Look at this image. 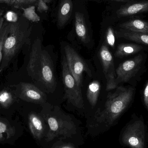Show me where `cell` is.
<instances>
[{"label":"cell","instance_id":"obj_20","mask_svg":"<svg viewBox=\"0 0 148 148\" xmlns=\"http://www.w3.org/2000/svg\"><path fill=\"white\" fill-rule=\"evenodd\" d=\"M39 0H0V3H4L16 8H23V7L33 4H38Z\"/></svg>","mask_w":148,"mask_h":148},{"label":"cell","instance_id":"obj_27","mask_svg":"<svg viewBox=\"0 0 148 148\" xmlns=\"http://www.w3.org/2000/svg\"><path fill=\"white\" fill-rule=\"evenodd\" d=\"M48 9V7L47 5V3L43 0H39L38 8H37L38 11L40 12H44V11H47Z\"/></svg>","mask_w":148,"mask_h":148},{"label":"cell","instance_id":"obj_9","mask_svg":"<svg viewBox=\"0 0 148 148\" xmlns=\"http://www.w3.org/2000/svg\"><path fill=\"white\" fill-rule=\"evenodd\" d=\"M16 96L23 101L44 105L47 97L44 92L30 83L21 82L16 87Z\"/></svg>","mask_w":148,"mask_h":148},{"label":"cell","instance_id":"obj_11","mask_svg":"<svg viewBox=\"0 0 148 148\" xmlns=\"http://www.w3.org/2000/svg\"><path fill=\"white\" fill-rule=\"evenodd\" d=\"M75 20V29L77 37L83 43H89L90 39L83 15L80 12H76Z\"/></svg>","mask_w":148,"mask_h":148},{"label":"cell","instance_id":"obj_7","mask_svg":"<svg viewBox=\"0 0 148 148\" xmlns=\"http://www.w3.org/2000/svg\"><path fill=\"white\" fill-rule=\"evenodd\" d=\"M65 56L68 66L75 80L80 87L82 84L83 74L86 72L90 77L92 76L91 71L87 63L69 45L64 47Z\"/></svg>","mask_w":148,"mask_h":148},{"label":"cell","instance_id":"obj_4","mask_svg":"<svg viewBox=\"0 0 148 148\" xmlns=\"http://www.w3.org/2000/svg\"><path fill=\"white\" fill-rule=\"evenodd\" d=\"M147 126L142 115L134 114L121 132L120 141L130 148H147Z\"/></svg>","mask_w":148,"mask_h":148},{"label":"cell","instance_id":"obj_13","mask_svg":"<svg viewBox=\"0 0 148 148\" xmlns=\"http://www.w3.org/2000/svg\"><path fill=\"white\" fill-rule=\"evenodd\" d=\"M144 47L140 44L135 43H121L117 47L114 56L118 58H123L142 52Z\"/></svg>","mask_w":148,"mask_h":148},{"label":"cell","instance_id":"obj_23","mask_svg":"<svg viewBox=\"0 0 148 148\" xmlns=\"http://www.w3.org/2000/svg\"><path fill=\"white\" fill-rule=\"evenodd\" d=\"M10 23H3L0 30V64L2 61L3 56V47L4 41L8 35Z\"/></svg>","mask_w":148,"mask_h":148},{"label":"cell","instance_id":"obj_31","mask_svg":"<svg viewBox=\"0 0 148 148\" xmlns=\"http://www.w3.org/2000/svg\"><path fill=\"white\" fill-rule=\"evenodd\" d=\"M113 1H126V0H113Z\"/></svg>","mask_w":148,"mask_h":148},{"label":"cell","instance_id":"obj_26","mask_svg":"<svg viewBox=\"0 0 148 148\" xmlns=\"http://www.w3.org/2000/svg\"><path fill=\"white\" fill-rule=\"evenodd\" d=\"M143 101L144 106L148 111V80L146 83L143 90Z\"/></svg>","mask_w":148,"mask_h":148},{"label":"cell","instance_id":"obj_3","mask_svg":"<svg viewBox=\"0 0 148 148\" xmlns=\"http://www.w3.org/2000/svg\"><path fill=\"white\" fill-rule=\"evenodd\" d=\"M147 55L142 52L136 56L122 62L116 69L115 82L117 87L122 83L135 87L146 71Z\"/></svg>","mask_w":148,"mask_h":148},{"label":"cell","instance_id":"obj_17","mask_svg":"<svg viewBox=\"0 0 148 148\" xmlns=\"http://www.w3.org/2000/svg\"><path fill=\"white\" fill-rule=\"evenodd\" d=\"M101 90V84L99 81L95 80L91 82L88 88L87 97L92 107H95L97 103Z\"/></svg>","mask_w":148,"mask_h":148},{"label":"cell","instance_id":"obj_12","mask_svg":"<svg viewBox=\"0 0 148 148\" xmlns=\"http://www.w3.org/2000/svg\"><path fill=\"white\" fill-rule=\"evenodd\" d=\"M118 38H124L136 42L137 44L148 46V34L139 32H132L121 29L115 32Z\"/></svg>","mask_w":148,"mask_h":148},{"label":"cell","instance_id":"obj_1","mask_svg":"<svg viewBox=\"0 0 148 148\" xmlns=\"http://www.w3.org/2000/svg\"><path fill=\"white\" fill-rule=\"evenodd\" d=\"M40 39L33 43L27 66L29 75L49 92L56 86L53 64L48 52L43 49Z\"/></svg>","mask_w":148,"mask_h":148},{"label":"cell","instance_id":"obj_24","mask_svg":"<svg viewBox=\"0 0 148 148\" xmlns=\"http://www.w3.org/2000/svg\"><path fill=\"white\" fill-rule=\"evenodd\" d=\"M105 42L108 46L114 48L115 44V35L114 29L111 27H109L106 31Z\"/></svg>","mask_w":148,"mask_h":148},{"label":"cell","instance_id":"obj_25","mask_svg":"<svg viewBox=\"0 0 148 148\" xmlns=\"http://www.w3.org/2000/svg\"><path fill=\"white\" fill-rule=\"evenodd\" d=\"M6 21L11 23H15L18 21V17L17 14L13 11H8L4 16Z\"/></svg>","mask_w":148,"mask_h":148},{"label":"cell","instance_id":"obj_29","mask_svg":"<svg viewBox=\"0 0 148 148\" xmlns=\"http://www.w3.org/2000/svg\"><path fill=\"white\" fill-rule=\"evenodd\" d=\"M59 148H74L70 146H63Z\"/></svg>","mask_w":148,"mask_h":148},{"label":"cell","instance_id":"obj_15","mask_svg":"<svg viewBox=\"0 0 148 148\" xmlns=\"http://www.w3.org/2000/svg\"><path fill=\"white\" fill-rule=\"evenodd\" d=\"M73 3L71 0H62L59 8L58 14V25L64 27L68 21L72 14Z\"/></svg>","mask_w":148,"mask_h":148},{"label":"cell","instance_id":"obj_28","mask_svg":"<svg viewBox=\"0 0 148 148\" xmlns=\"http://www.w3.org/2000/svg\"><path fill=\"white\" fill-rule=\"evenodd\" d=\"M4 22V17H3L1 15H0V30L3 25Z\"/></svg>","mask_w":148,"mask_h":148},{"label":"cell","instance_id":"obj_5","mask_svg":"<svg viewBox=\"0 0 148 148\" xmlns=\"http://www.w3.org/2000/svg\"><path fill=\"white\" fill-rule=\"evenodd\" d=\"M25 33L18 23H10V31L3 47V56L0 65V73L5 70L27 40Z\"/></svg>","mask_w":148,"mask_h":148},{"label":"cell","instance_id":"obj_30","mask_svg":"<svg viewBox=\"0 0 148 148\" xmlns=\"http://www.w3.org/2000/svg\"><path fill=\"white\" fill-rule=\"evenodd\" d=\"M46 3H49L50 1H51V0H43Z\"/></svg>","mask_w":148,"mask_h":148},{"label":"cell","instance_id":"obj_14","mask_svg":"<svg viewBox=\"0 0 148 148\" xmlns=\"http://www.w3.org/2000/svg\"><path fill=\"white\" fill-rule=\"evenodd\" d=\"M28 123L30 132L34 137L36 139H40L44 131L41 118L36 113H30L29 115Z\"/></svg>","mask_w":148,"mask_h":148},{"label":"cell","instance_id":"obj_2","mask_svg":"<svg viewBox=\"0 0 148 148\" xmlns=\"http://www.w3.org/2000/svg\"><path fill=\"white\" fill-rule=\"evenodd\" d=\"M136 90L135 87L128 85L117 86L114 92H110L104 108L97 113V121L105 123L108 126L114 125L132 104Z\"/></svg>","mask_w":148,"mask_h":148},{"label":"cell","instance_id":"obj_10","mask_svg":"<svg viewBox=\"0 0 148 148\" xmlns=\"http://www.w3.org/2000/svg\"><path fill=\"white\" fill-rule=\"evenodd\" d=\"M147 11H148V1H143L122 6L116 13L119 16H127Z\"/></svg>","mask_w":148,"mask_h":148},{"label":"cell","instance_id":"obj_6","mask_svg":"<svg viewBox=\"0 0 148 148\" xmlns=\"http://www.w3.org/2000/svg\"><path fill=\"white\" fill-rule=\"evenodd\" d=\"M62 81L65 91V96L69 102L78 108L84 106V101L81 87L78 85L69 70L66 57L62 61Z\"/></svg>","mask_w":148,"mask_h":148},{"label":"cell","instance_id":"obj_22","mask_svg":"<svg viewBox=\"0 0 148 148\" xmlns=\"http://www.w3.org/2000/svg\"><path fill=\"white\" fill-rule=\"evenodd\" d=\"M23 15L26 19L33 22H37L40 21V17L36 12L35 6L31 5L26 8H23Z\"/></svg>","mask_w":148,"mask_h":148},{"label":"cell","instance_id":"obj_19","mask_svg":"<svg viewBox=\"0 0 148 148\" xmlns=\"http://www.w3.org/2000/svg\"><path fill=\"white\" fill-rule=\"evenodd\" d=\"M14 128L6 122L0 121V142L8 140L14 135Z\"/></svg>","mask_w":148,"mask_h":148},{"label":"cell","instance_id":"obj_21","mask_svg":"<svg viewBox=\"0 0 148 148\" xmlns=\"http://www.w3.org/2000/svg\"><path fill=\"white\" fill-rule=\"evenodd\" d=\"M13 95L10 91L7 90L0 91V105L4 108H9L14 102Z\"/></svg>","mask_w":148,"mask_h":148},{"label":"cell","instance_id":"obj_16","mask_svg":"<svg viewBox=\"0 0 148 148\" xmlns=\"http://www.w3.org/2000/svg\"><path fill=\"white\" fill-rule=\"evenodd\" d=\"M121 29L148 34V22L140 19H134L123 23L119 25Z\"/></svg>","mask_w":148,"mask_h":148},{"label":"cell","instance_id":"obj_8","mask_svg":"<svg viewBox=\"0 0 148 148\" xmlns=\"http://www.w3.org/2000/svg\"><path fill=\"white\" fill-rule=\"evenodd\" d=\"M99 56L107 80L106 90L115 89L116 88L115 82L116 75L114 58L106 43L102 45L99 51Z\"/></svg>","mask_w":148,"mask_h":148},{"label":"cell","instance_id":"obj_18","mask_svg":"<svg viewBox=\"0 0 148 148\" xmlns=\"http://www.w3.org/2000/svg\"><path fill=\"white\" fill-rule=\"evenodd\" d=\"M47 122L51 134L60 133L61 130H62L64 126L68 123L66 121H63L56 116H49L48 117Z\"/></svg>","mask_w":148,"mask_h":148}]
</instances>
